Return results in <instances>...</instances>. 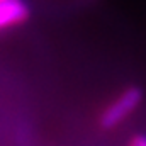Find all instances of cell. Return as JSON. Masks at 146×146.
I'll list each match as a JSON object with an SVG mask.
<instances>
[{"instance_id": "1", "label": "cell", "mask_w": 146, "mask_h": 146, "mask_svg": "<svg viewBox=\"0 0 146 146\" xmlns=\"http://www.w3.org/2000/svg\"><path fill=\"white\" fill-rule=\"evenodd\" d=\"M143 100V90L139 87H129L126 88L107 109L100 115V126L104 129H112L119 122H122L131 112L138 109V106Z\"/></svg>"}, {"instance_id": "2", "label": "cell", "mask_w": 146, "mask_h": 146, "mask_svg": "<svg viewBox=\"0 0 146 146\" xmlns=\"http://www.w3.org/2000/svg\"><path fill=\"white\" fill-rule=\"evenodd\" d=\"M29 15V9L21 0L0 2V29L24 22Z\"/></svg>"}, {"instance_id": "3", "label": "cell", "mask_w": 146, "mask_h": 146, "mask_svg": "<svg viewBox=\"0 0 146 146\" xmlns=\"http://www.w3.org/2000/svg\"><path fill=\"white\" fill-rule=\"evenodd\" d=\"M131 146H146V136H136L131 141Z\"/></svg>"}, {"instance_id": "4", "label": "cell", "mask_w": 146, "mask_h": 146, "mask_svg": "<svg viewBox=\"0 0 146 146\" xmlns=\"http://www.w3.org/2000/svg\"><path fill=\"white\" fill-rule=\"evenodd\" d=\"M0 2H5V0H0Z\"/></svg>"}]
</instances>
